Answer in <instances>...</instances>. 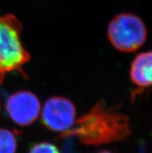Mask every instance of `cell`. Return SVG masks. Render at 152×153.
<instances>
[{"label": "cell", "instance_id": "obj_1", "mask_svg": "<svg viewBox=\"0 0 152 153\" xmlns=\"http://www.w3.org/2000/svg\"><path fill=\"white\" fill-rule=\"evenodd\" d=\"M130 119L102 103L76 119L74 126L60 135L63 138L75 137L85 146H102L123 141L131 134Z\"/></svg>", "mask_w": 152, "mask_h": 153}, {"label": "cell", "instance_id": "obj_2", "mask_svg": "<svg viewBox=\"0 0 152 153\" xmlns=\"http://www.w3.org/2000/svg\"><path fill=\"white\" fill-rule=\"evenodd\" d=\"M22 23L13 14L0 15V83L6 75L23 72L30 54L21 40Z\"/></svg>", "mask_w": 152, "mask_h": 153}, {"label": "cell", "instance_id": "obj_3", "mask_svg": "<svg viewBox=\"0 0 152 153\" xmlns=\"http://www.w3.org/2000/svg\"><path fill=\"white\" fill-rule=\"evenodd\" d=\"M108 40L114 48L121 52H133L146 42L148 30L141 18L130 13L115 16L107 27Z\"/></svg>", "mask_w": 152, "mask_h": 153}, {"label": "cell", "instance_id": "obj_4", "mask_svg": "<svg viewBox=\"0 0 152 153\" xmlns=\"http://www.w3.org/2000/svg\"><path fill=\"white\" fill-rule=\"evenodd\" d=\"M41 114L44 126L61 134L70 130L77 119V111L73 102L61 96L49 98L45 102Z\"/></svg>", "mask_w": 152, "mask_h": 153}, {"label": "cell", "instance_id": "obj_5", "mask_svg": "<svg viewBox=\"0 0 152 153\" xmlns=\"http://www.w3.org/2000/svg\"><path fill=\"white\" fill-rule=\"evenodd\" d=\"M6 112L16 124L28 126L36 121L41 112V102L34 93L27 90L10 95L6 101Z\"/></svg>", "mask_w": 152, "mask_h": 153}, {"label": "cell", "instance_id": "obj_6", "mask_svg": "<svg viewBox=\"0 0 152 153\" xmlns=\"http://www.w3.org/2000/svg\"><path fill=\"white\" fill-rule=\"evenodd\" d=\"M131 82L141 89L152 87V51L137 54L130 68Z\"/></svg>", "mask_w": 152, "mask_h": 153}, {"label": "cell", "instance_id": "obj_7", "mask_svg": "<svg viewBox=\"0 0 152 153\" xmlns=\"http://www.w3.org/2000/svg\"><path fill=\"white\" fill-rule=\"evenodd\" d=\"M17 139L15 134L7 128H0V153H16Z\"/></svg>", "mask_w": 152, "mask_h": 153}, {"label": "cell", "instance_id": "obj_8", "mask_svg": "<svg viewBox=\"0 0 152 153\" xmlns=\"http://www.w3.org/2000/svg\"><path fill=\"white\" fill-rule=\"evenodd\" d=\"M28 153H60V152L54 144L43 142L33 145Z\"/></svg>", "mask_w": 152, "mask_h": 153}, {"label": "cell", "instance_id": "obj_9", "mask_svg": "<svg viewBox=\"0 0 152 153\" xmlns=\"http://www.w3.org/2000/svg\"><path fill=\"white\" fill-rule=\"evenodd\" d=\"M99 153H111V152H107V151H104V152H99Z\"/></svg>", "mask_w": 152, "mask_h": 153}]
</instances>
